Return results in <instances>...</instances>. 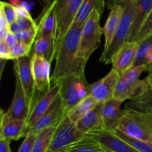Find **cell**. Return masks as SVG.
<instances>
[{
  "label": "cell",
  "mask_w": 152,
  "mask_h": 152,
  "mask_svg": "<svg viewBox=\"0 0 152 152\" xmlns=\"http://www.w3.org/2000/svg\"><path fill=\"white\" fill-rule=\"evenodd\" d=\"M72 25L59 43L56 53V63L51 75V82L59 83L67 76L76 72H85L86 66L77 58L81 29Z\"/></svg>",
  "instance_id": "obj_1"
},
{
  "label": "cell",
  "mask_w": 152,
  "mask_h": 152,
  "mask_svg": "<svg viewBox=\"0 0 152 152\" xmlns=\"http://www.w3.org/2000/svg\"><path fill=\"white\" fill-rule=\"evenodd\" d=\"M103 10L102 7L94 9L81 29L77 58L85 66L92 53L100 45L101 36L103 34L100 19Z\"/></svg>",
  "instance_id": "obj_2"
},
{
  "label": "cell",
  "mask_w": 152,
  "mask_h": 152,
  "mask_svg": "<svg viewBox=\"0 0 152 152\" xmlns=\"http://www.w3.org/2000/svg\"><path fill=\"white\" fill-rule=\"evenodd\" d=\"M117 130L134 139L152 142V113L124 108Z\"/></svg>",
  "instance_id": "obj_3"
},
{
  "label": "cell",
  "mask_w": 152,
  "mask_h": 152,
  "mask_svg": "<svg viewBox=\"0 0 152 152\" xmlns=\"http://www.w3.org/2000/svg\"><path fill=\"white\" fill-rule=\"evenodd\" d=\"M120 4L123 6V11L118 28L109 47L102 52V55L99 58V61L105 64L111 63L119 49L126 42L129 41L131 30L133 25L134 19V1L126 0L125 2Z\"/></svg>",
  "instance_id": "obj_4"
},
{
  "label": "cell",
  "mask_w": 152,
  "mask_h": 152,
  "mask_svg": "<svg viewBox=\"0 0 152 152\" xmlns=\"http://www.w3.org/2000/svg\"><path fill=\"white\" fill-rule=\"evenodd\" d=\"M59 83L61 84L59 95L66 114L76 104L90 95V84L86 80L85 72L70 75Z\"/></svg>",
  "instance_id": "obj_5"
},
{
  "label": "cell",
  "mask_w": 152,
  "mask_h": 152,
  "mask_svg": "<svg viewBox=\"0 0 152 152\" xmlns=\"http://www.w3.org/2000/svg\"><path fill=\"white\" fill-rule=\"evenodd\" d=\"M83 0H56V45L59 43L72 25Z\"/></svg>",
  "instance_id": "obj_6"
},
{
  "label": "cell",
  "mask_w": 152,
  "mask_h": 152,
  "mask_svg": "<svg viewBox=\"0 0 152 152\" xmlns=\"http://www.w3.org/2000/svg\"><path fill=\"white\" fill-rule=\"evenodd\" d=\"M84 136L77 128L76 123L65 114L56 126L48 152L61 151Z\"/></svg>",
  "instance_id": "obj_7"
},
{
  "label": "cell",
  "mask_w": 152,
  "mask_h": 152,
  "mask_svg": "<svg viewBox=\"0 0 152 152\" xmlns=\"http://www.w3.org/2000/svg\"><path fill=\"white\" fill-rule=\"evenodd\" d=\"M31 56L14 60V66H13L15 75L19 77L24 93L28 100L30 113L32 110L33 107L35 106L37 101L39 99V97L36 89L35 83L31 72Z\"/></svg>",
  "instance_id": "obj_8"
},
{
  "label": "cell",
  "mask_w": 152,
  "mask_h": 152,
  "mask_svg": "<svg viewBox=\"0 0 152 152\" xmlns=\"http://www.w3.org/2000/svg\"><path fill=\"white\" fill-rule=\"evenodd\" d=\"M66 114L60 95H58L48 110L43 113L34 124L27 128V133L39 134L43 130L50 127H56ZM26 133V134H27Z\"/></svg>",
  "instance_id": "obj_9"
},
{
  "label": "cell",
  "mask_w": 152,
  "mask_h": 152,
  "mask_svg": "<svg viewBox=\"0 0 152 152\" xmlns=\"http://www.w3.org/2000/svg\"><path fill=\"white\" fill-rule=\"evenodd\" d=\"M31 72L39 98L50 89V63L37 55H31Z\"/></svg>",
  "instance_id": "obj_10"
},
{
  "label": "cell",
  "mask_w": 152,
  "mask_h": 152,
  "mask_svg": "<svg viewBox=\"0 0 152 152\" xmlns=\"http://www.w3.org/2000/svg\"><path fill=\"white\" fill-rule=\"evenodd\" d=\"M120 77V75L112 69L105 77L90 84V95L98 103H104L114 98L116 86Z\"/></svg>",
  "instance_id": "obj_11"
},
{
  "label": "cell",
  "mask_w": 152,
  "mask_h": 152,
  "mask_svg": "<svg viewBox=\"0 0 152 152\" xmlns=\"http://www.w3.org/2000/svg\"><path fill=\"white\" fill-rule=\"evenodd\" d=\"M86 135L89 136L99 142L109 152H140L118 137L115 132L99 130L92 131Z\"/></svg>",
  "instance_id": "obj_12"
},
{
  "label": "cell",
  "mask_w": 152,
  "mask_h": 152,
  "mask_svg": "<svg viewBox=\"0 0 152 152\" xmlns=\"http://www.w3.org/2000/svg\"><path fill=\"white\" fill-rule=\"evenodd\" d=\"M139 43L128 41L119 49L112 61V69L121 75L134 66L136 61Z\"/></svg>",
  "instance_id": "obj_13"
},
{
  "label": "cell",
  "mask_w": 152,
  "mask_h": 152,
  "mask_svg": "<svg viewBox=\"0 0 152 152\" xmlns=\"http://www.w3.org/2000/svg\"><path fill=\"white\" fill-rule=\"evenodd\" d=\"M150 88L151 84L147 77L142 80L140 79L132 84H126L119 80L116 86L114 98L121 102L126 100H133L142 96Z\"/></svg>",
  "instance_id": "obj_14"
},
{
  "label": "cell",
  "mask_w": 152,
  "mask_h": 152,
  "mask_svg": "<svg viewBox=\"0 0 152 152\" xmlns=\"http://www.w3.org/2000/svg\"><path fill=\"white\" fill-rule=\"evenodd\" d=\"M0 137L10 140H19L26 135V121L13 119L1 110Z\"/></svg>",
  "instance_id": "obj_15"
},
{
  "label": "cell",
  "mask_w": 152,
  "mask_h": 152,
  "mask_svg": "<svg viewBox=\"0 0 152 152\" xmlns=\"http://www.w3.org/2000/svg\"><path fill=\"white\" fill-rule=\"evenodd\" d=\"M15 90L13 99L10 107L7 109L6 113L7 116L13 119L19 120L27 121L30 114V108L28 100L22 89L19 77L15 75Z\"/></svg>",
  "instance_id": "obj_16"
},
{
  "label": "cell",
  "mask_w": 152,
  "mask_h": 152,
  "mask_svg": "<svg viewBox=\"0 0 152 152\" xmlns=\"http://www.w3.org/2000/svg\"><path fill=\"white\" fill-rule=\"evenodd\" d=\"M122 103L116 98L101 103V113L104 123V130L115 132L118 129L119 124L123 115Z\"/></svg>",
  "instance_id": "obj_17"
},
{
  "label": "cell",
  "mask_w": 152,
  "mask_h": 152,
  "mask_svg": "<svg viewBox=\"0 0 152 152\" xmlns=\"http://www.w3.org/2000/svg\"><path fill=\"white\" fill-rule=\"evenodd\" d=\"M60 83H53L48 92L42 96L36 103L35 106L33 107L32 110L30 113L29 116L26 121L27 128L34 124L43 113H45L49 107L51 106L53 101L59 95L60 92ZM26 128V131H27ZM27 132V131H26Z\"/></svg>",
  "instance_id": "obj_18"
},
{
  "label": "cell",
  "mask_w": 152,
  "mask_h": 152,
  "mask_svg": "<svg viewBox=\"0 0 152 152\" xmlns=\"http://www.w3.org/2000/svg\"><path fill=\"white\" fill-rule=\"evenodd\" d=\"M56 0L48 7L43 8L42 14L37 23V38L45 37H56ZM56 40V39H55Z\"/></svg>",
  "instance_id": "obj_19"
},
{
  "label": "cell",
  "mask_w": 152,
  "mask_h": 152,
  "mask_svg": "<svg viewBox=\"0 0 152 152\" xmlns=\"http://www.w3.org/2000/svg\"><path fill=\"white\" fill-rule=\"evenodd\" d=\"M79 131L84 135L92 131L104 130V123L101 113V103L86 113L76 123Z\"/></svg>",
  "instance_id": "obj_20"
},
{
  "label": "cell",
  "mask_w": 152,
  "mask_h": 152,
  "mask_svg": "<svg viewBox=\"0 0 152 152\" xmlns=\"http://www.w3.org/2000/svg\"><path fill=\"white\" fill-rule=\"evenodd\" d=\"M123 11V6L122 4H116L111 8L108 19L105 25L102 28V33L105 37V44L103 51H105L112 42L115 33L118 28L120 19Z\"/></svg>",
  "instance_id": "obj_21"
},
{
  "label": "cell",
  "mask_w": 152,
  "mask_h": 152,
  "mask_svg": "<svg viewBox=\"0 0 152 152\" xmlns=\"http://www.w3.org/2000/svg\"><path fill=\"white\" fill-rule=\"evenodd\" d=\"M56 53V40L54 37H45L36 39L31 50V55H37L45 58L51 63Z\"/></svg>",
  "instance_id": "obj_22"
},
{
  "label": "cell",
  "mask_w": 152,
  "mask_h": 152,
  "mask_svg": "<svg viewBox=\"0 0 152 152\" xmlns=\"http://www.w3.org/2000/svg\"><path fill=\"white\" fill-rule=\"evenodd\" d=\"M134 19L131 30L129 41H134L138 31L152 10V0H134Z\"/></svg>",
  "instance_id": "obj_23"
},
{
  "label": "cell",
  "mask_w": 152,
  "mask_h": 152,
  "mask_svg": "<svg viewBox=\"0 0 152 152\" xmlns=\"http://www.w3.org/2000/svg\"><path fill=\"white\" fill-rule=\"evenodd\" d=\"M59 152H109L102 144L92 137L85 135L75 142Z\"/></svg>",
  "instance_id": "obj_24"
},
{
  "label": "cell",
  "mask_w": 152,
  "mask_h": 152,
  "mask_svg": "<svg viewBox=\"0 0 152 152\" xmlns=\"http://www.w3.org/2000/svg\"><path fill=\"white\" fill-rule=\"evenodd\" d=\"M104 7L105 0H83L72 25L83 27L94 9Z\"/></svg>",
  "instance_id": "obj_25"
},
{
  "label": "cell",
  "mask_w": 152,
  "mask_h": 152,
  "mask_svg": "<svg viewBox=\"0 0 152 152\" xmlns=\"http://www.w3.org/2000/svg\"><path fill=\"white\" fill-rule=\"evenodd\" d=\"M99 104V103H98L91 95H89L88 96L80 101L78 104H76L67 113V115L71 121H73L74 123H77L82 117H83L86 113L95 108Z\"/></svg>",
  "instance_id": "obj_26"
},
{
  "label": "cell",
  "mask_w": 152,
  "mask_h": 152,
  "mask_svg": "<svg viewBox=\"0 0 152 152\" xmlns=\"http://www.w3.org/2000/svg\"><path fill=\"white\" fill-rule=\"evenodd\" d=\"M140 65H152V34L139 43L134 66Z\"/></svg>",
  "instance_id": "obj_27"
},
{
  "label": "cell",
  "mask_w": 152,
  "mask_h": 152,
  "mask_svg": "<svg viewBox=\"0 0 152 152\" xmlns=\"http://www.w3.org/2000/svg\"><path fill=\"white\" fill-rule=\"evenodd\" d=\"M125 108L143 113H152V87L142 96L131 100L125 105Z\"/></svg>",
  "instance_id": "obj_28"
},
{
  "label": "cell",
  "mask_w": 152,
  "mask_h": 152,
  "mask_svg": "<svg viewBox=\"0 0 152 152\" xmlns=\"http://www.w3.org/2000/svg\"><path fill=\"white\" fill-rule=\"evenodd\" d=\"M56 127H50L37 134L32 152H48Z\"/></svg>",
  "instance_id": "obj_29"
},
{
  "label": "cell",
  "mask_w": 152,
  "mask_h": 152,
  "mask_svg": "<svg viewBox=\"0 0 152 152\" xmlns=\"http://www.w3.org/2000/svg\"><path fill=\"white\" fill-rule=\"evenodd\" d=\"M148 67V66L146 65H140L132 67L120 75V80L126 84H132L140 80V77L142 73L147 71Z\"/></svg>",
  "instance_id": "obj_30"
},
{
  "label": "cell",
  "mask_w": 152,
  "mask_h": 152,
  "mask_svg": "<svg viewBox=\"0 0 152 152\" xmlns=\"http://www.w3.org/2000/svg\"><path fill=\"white\" fill-rule=\"evenodd\" d=\"M116 134L120 138L123 139L124 141L129 143V145L134 148L135 149L140 152H152V142H148L142 141V140L134 139L132 137H129L126 134H123V132L117 130L115 131Z\"/></svg>",
  "instance_id": "obj_31"
},
{
  "label": "cell",
  "mask_w": 152,
  "mask_h": 152,
  "mask_svg": "<svg viewBox=\"0 0 152 152\" xmlns=\"http://www.w3.org/2000/svg\"><path fill=\"white\" fill-rule=\"evenodd\" d=\"M31 28H37V23L32 17L17 18L16 21L9 25L10 32L16 34L20 31Z\"/></svg>",
  "instance_id": "obj_32"
},
{
  "label": "cell",
  "mask_w": 152,
  "mask_h": 152,
  "mask_svg": "<svg viewBox=\"0 0 152 152\" xmlns=\"http://www.w3.org/2000/svg\"><path fill=\"white\" fill-rule=\"evenodd\" d=\"M31 50L32 46L18 41L10 49V60L14 61L25 57H30L31 55Z\"/></svg>",
  "instance_id": "obj_33"
},
{
  "label": "cell",
  "mask_w": 152,
  "mask_h": 152,
  "mask_svg": "<svg viewBox=\"0 0 152 152\" xmlns=\"http://www.w3.org/2000/svg\"><path fill=\"white\" fill-rule=\"evenodd\" d=\"M152 34V10L148 15L146 19H145L142 25H141L140 28L138 31L134 41L137 42V43H141L145 39L151 36Z\"/></svg>",
  "instance_id": "obj_34"
},
{
  "label": "cell",
  "mask_w": 152,
  "mask_h": 152,
  "mask_svg": "<svg viewBox=\"0 0 152 152\" xmlns=\"http://www.w3.org/2000/svg\"><path fill=\"white\" fill-rule=\"evenodd\" d=\"M16 39L19 42L23 43L28 46H33L37 35V28L23 30L15 34Z\"/></svg>",
  "instance_id": "obj_35"
},
{
  "label": "cell",
  "mask_w": 152,
  "mask_h": 152,
  "mask_svg": "<svg viewBox=\"0 0 152 152\" xmlns=\"http://www.w3.org/2000/svg\"><path fill=\"white\" fill-rule=\"evenodd\" d=\"M0 13L4 15L9 25L17 19L16 6L10 3L1 1L0 2Z\"/></svg>",
  "instance_id": "obj_36"
},
{
  "label": "cell",
  "mask_w": 152,
  "mask_h": 152,
  "mask_svg": "<svg viewBox=\"0 0 152 152\" xmlns=\"http://www.w3.org/2000/svg\"><path fill=\"white\" fill-rule=\"evenodd\" d=\"M37 137V135L32 133H27L18 152H32Z\"/></svg>",
  "instance_id": "obj_37"
},
{
  "label": "cell",
  "mask_w": 152,
  "mask_h": 152,
  "mask_svg": "<svg viewBox=\"0 0 152 152\" xmlns=\"http://www.w3.org/2000/svg\"><path fill=\"white\" fill-rule=\"evenodd\" d=\"M10 49L4 40H0V58L4 61L10 60Z\"/></svg>",
  "instance_id": "obj_38"
},
{
  "label": "cell",
  "mask_w": 152,
  "mask_h": 152,
  "mask_svg": "<svg viewBox=\"0 0 152 152\" xmlns=\"http://www.w3.org/2000/svg\"><path fill=\"white\" fill-rule=\"evenodd\" d=\"M16 15H17V18H21V17L31 18V13H30L29 10H28L24 5L16 6Z\"/></svg>",
  "instance_id": "obj_39"
},
{
  "label": "cell",
  "mask_w": 152,
  "mask_h": 152,
  "mask_svg": "<svg viewBox=\"0 0 152 152\" xmlns=\"http://www.w3.org/2000/svg\"><path fill=\"white\" fill-rule=\"evenodd\" d=\"M11 140L0 137V152H12L10 150Z\"/></svg>",
  "instance_id": "obj_40"
},
{
  "label": "cell",
  "mask_w": 152,
  "mask_h": 152,
  "mask_svg": "<svg viewBox=\"0 0 152 152\" xmlns=\"http://www.w3.org/2000/svg\"><path fill=\"white\" fill-rule=\"evenodd\" d=\"M4 41H5L6 43H7V44L11 48L13 47L16 43H17L18 40L17 39H16V35H15V34H13V33H11V32H9L8 34H7V36L6 37Z\"/></svg>",
  "instance_id": "obj_41"
},
{
  "label": "cell",
  "mask_w": 152,
  "mask_h": 152,
  "mask_svg": "<svg viewBox=\"0 0 152 152\" xmlns=\"http://www.w3.org/2000/svg\"><path fill=\"white\" fill-rule=\"evenodd\" d=\"M126 1V0H108L107 4H108V7L111 9L113 6L116 5V4H120Z\"/></svg>",
  "instance_id": "obj_42"
},
{
  "label": "cell",
  "mask_w": 152,
  "mask_h": 152,
  "mask_svg": "<svg viewBox=\"0 0 152 152\" xmlns=\"http://www.w3.org/2000/svg\"><path fill=\"white\" fill-rule=\"evenodd\" d=\"M39 1L40 4H42L43 8H45V7L50 5V4H51L53 1H56V0H39Z\"/></svg>",
  "instance_id": "obj_43"
},
{
  "label": "cell",
  "mask_w": 152,
  "mask_h": 152,
  "mask_svg": "<svg viewBox=\"0 0 152 152\" xmlns=\"http://www.w3.org/2000/svg\"><path fill=\"white\" fill-rule=\"evenodd\" d=\"M147 71L148 72V75H147L146 77H148V80H149L150 84H151V87H152V65L148 66Z\"/></svg>",
  "instance_id": "obj_44"
}]
</instances>
